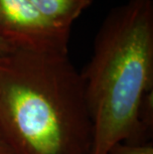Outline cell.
I'll use <instances>...</instances> for the list:
<instances>
[{"mask_svg": "<svg viewBox=\"0 0 153 154\" xmlns=\"http://www.w3.org/2000/svg\"><path fill=\"white\" fill-rule=\"evenodd\" d=\"M70 34L45 19L29 0H0V37L13 50L68 54Z\"/></svg>", "mask_w": 153, "mask_h": 154, "instance_id": "3957f363", "label": "cell"}, {"mask_svg": "<svg viewBox=\"0 0 153 154\" xmlns=\"http://www.w3.org/2000/svg\"><path fill=\"white\" fill-rule=\"evenodd\" d=\"M106 154H153V145L151 142H120L112 146Z\"/></svg>", "mask_w": 153, "mask_h": 154, "instance_id": "5b68a950", "label": "cell"}, {"mask_svg": "<svg viewBox=\"0 0 153 154\" xmlns=\"http://www.w3.org/2000/svg\"><path fill=\"white\" fill-rule=\"evenodd\" d=\"M81 76L93 124L90 154L141 143L151 124L153 0H128L109 11Z\"/></svg>", "mask_w": 153, "mask_h": 154, "instance_id": "7a4b0ae2", "label": "cell"}, {"mask_svg": "<svg viewBox=\"0 0 153 154\" xmlns=\"http://www.w3.org/2000/svg\"><path fill=\"white\" fill-rule=\"evenodd\" d=\"M0 154H13L1 132H0Z\"/></svg>", "mask_w": 153, "mask_h": 154, "instance_id": "8992f818", "label": "cell"}, {"mask_svg": "<svg viewBox=\"0 0 153 154\" xmlns=\"http://www.w3.org/2000/svg\"><path fill=\"white\" fill-rule=\"evenodd\" d=\"M12 51H13V49L11 48V46L8 45L1 37H0V57H2V56H4V55H7Z\"/></svg>", "mask_w": 153, "mask_h": 154, "instance_id": "52a82bcc", "label": "cell"}, {"mask_svg": "<svg viewBox=\"0 0 153 154\" xmlns=\"http://www.w3.org/2000/svg\"><path fill=\"white\" fill-rule=\"evenodd\" d=\"M38 12L57 27L70 30L93 0H29Z\"/></svg>", "mask_w": 153, "mask_h": 154, "instance_id": "277c9868", "label": "cell"}, {"mask_svg": "<svg viewBox=\"0 0 153 154\" xmlns=\"http://www.w3.org/2000/svg\"><path fill=\"white\" fill-rule=\"evenodd\" d=\"M0 132L13 154H90L84 82L63 53L0 57Z\"/></svg>", "mask_w": 153, "mask_h": 154, "instance_id": "6da1fadb", "label": "cell"}]
</instances>
